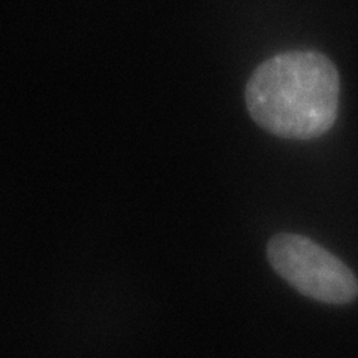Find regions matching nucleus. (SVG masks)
<instances>
[{
    "label": "nucleus",
    "instance_id": "f257e3e1",
    "mask_svg": "<svg viewBox=\"0 0 358 358\" xmlns=\"http://www.w3.org/2000/svg\"><path fill=\"white\" fill-rule=\"evenodd\" d=\"M338 69L317 51L278 54L257 67L245 90L252 120L284 139L309 141L326 134L338 118Z\"/></svg>",
    "mask_w": 358,
    "mask_h": 358
},
{
    "label": "nucleus",
    "instance_id": "f03ea898",
    "mask_svg": "<svg viewBox=\"0 0 358 358\" xmlns=\"http://www.w3.org/2000/svg\"><path fill=\"white\" fill-rule=\"evenodd\" d=\"M273 271L300 294L329 305L351 303L358 279L338 257L301 234H276L267 245Z\"/></svg>",
    "mask_w": 358,
    "mask_h": 358
}]
</instances>
